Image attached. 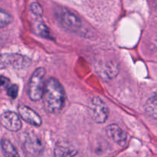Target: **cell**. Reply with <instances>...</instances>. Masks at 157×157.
Here are the masks:
<instances>
[{
	"instance_id": "obj_1",
	"label": "cell",
	"mask_w": 157,
	"mask_h": 157,
	"mask_svg": "<svg viewBox=\"0 0 157 157\" xmlns=\"http://www.w3.org/2000/svg\"><path fill=\"white\" fill-rule=\"evenodd\" d=\"M43 105L46 111L55 114L61 111L64 104V87L58 79L51 78L45 82L42 96Z\"/></svg>"
},
{
	"instance_id": "obj_2",
	"label": "cell",
	"mask_w": 157,
	"mask_h": 157,
	"mask_svg": "<svg viewBox=\"0 0 157 157\" xmlns=\"http://www.w3.org/2000/svg\"><path fill=\"white\" fill-rule=\"evenodd\" d=\"M45 74L44 67H38L32 73L28 85V95L32 101H37L42 98L45 86L44 83Z\"/></svg>"
},
{
	"instance_id": "obj_3",
	"label": "cell",
	"mask_w": 157,
	"mask_h": 157,
	"mask_svg": "<svg viewBox=\"0 0 157 157\" xmlns=\"http://www.w3.org/2000/svg\"><path fill=\"white\" fill-rule=\"evenodd\" d=\"M56 18L60 24L67 30L76 32L81 29V19L68 9L64 8L58 9L56 11Z\"/></svg>"
},
{
	"instance_id": "obj_4",
	"label": "cell",
	"mask_w": 157,
	"mask_h": 157,
	"mask_svg": "<svg viewBox=\"0 0 157 157\" xmlns=\"http://www.w3.org/2000/svg\"><path fill=\"white\" fill-rule=\"evenodd\" d=\"M89 113L92 120L98 124H104L109 116V109L107 104L99 97H95L89 105Z\"/></svg>"
},
{
	"instance_id": "obj_5",
	"label": "cell",
	"mask_w": 157,
	"mask_h": 157,
	"mask_svg": "<svg viewBox=\"0 0 157 157\" xmlns=\"http://www.w3.org/2000/svg\"><path fill=\"white\" fill-rule=\"evenodd\" d=\"M23 146L26 153L34 157L41 156L44 150L42 140L33 133H29L25 135Z\"/></svg>"
},
{
	"instance_id": "obj_6",
	"label": "cell",
	"mask_w": 157,
	"mask_h": 157,
	"mask_svg": "<svg viewBox=\"0 0 157 157\" xmlns=\"http://www.w3.org/2000/svg\"><path fill=\"white\" fill-rule=\"evenodd\" d=\"M1 124L6 130L12 132L18 131L22 127L19 116L12 111H6L1 115Z\"/></svg>"
},
{
	"instance_id": "obj_7",
	"label": "cell",
	"mask_w": 157,
	"mask_h": 157,
	"mask_svg": "<svg viewBox=\"0 0 157 157\" xmlns=\"http://www.w3.org/2000/svg\"><path fill=\"white\" fill-rule=\"evenodd\" d=\"M19 116L26 123L34 127H40L42 124L41 118L34 110L25 105H20L18 107Z\"/></svg>"
},
{
	"instance_id": "obj_8",
	"label": "cell",
	"mask_w": 157,
	"mask_h": 157,
	"mask_svg": "<svg viewBox=\"0 0 157 157\" xmlns=\"http://www.w3.org/2000/svg\"><path fill=\"white\" fill-rule=\"evenodd\" d=\"M107 136L120 147H124L127 140V133L117 124H113L107 126L106 129Z\"/></svg>"
},
{
	"instance_id": "obj_9",
	"label": "cell",
	"mask_w": 157,
	"mask_h": 157,
	"mask_svg": "<svg viewBox=\"0 0 157 157\" xmlns=\"http://www.w3.org/2000/svg\"><path fill=\"white\" fill-rule=\"evenodd\" d=\"M54 154L55 157H79L78 150L64 141H59L55 144Z\"/></svg>"
},
{
	"instance_id": "obj_10",
	"label": "cell",
	"mask_w": 157,
	"mask_h": 157,
	"mask_svg": "<svg viewBox=\"0 0 157 157\" xmlns=\"http://www.w3.org/2000/svg\"><path fill=\"white\" fill-rule=\"evenodd\" d=\"M2 57L5 58V59L2 58V64L6 63V64L12 65V67L18 68L24 67L30 64V60L29 58L20 55H6Z\"/></svg>"
},
{
	"instance_id": "obj_11",
	"label": "cell",
	"mask_w": 157,
	"mask_h": 157,
	"mask_svg": "<svg viewBox=\"0 0 157 157\" xmlns=\"http://www.w3.org/2000/svg\"><path fill=\"white\" fill-rule=\"evenodd\" d=\"M145 110L147 115L150 119L157 122V92L147 101Z\"/></svg>"
},
{
	"instance_id": "obj_12",
	"label": "cell",
	"mask_w": 157,
	"mask_h": 157,
	"mask_svg": "<svg viewBox=\"0 0 157 157\" xmlns=\"http://www.w3.org/2000/svg\"><path fill=\"white\" fill-rule=\"evenodd\" d=\"M1 148L5 157H20L16 149L8 140L2 139L1 140Z\"/></svg>"
},
{
	"instance_id": "obj_13",
	"label": "cell",
	"mask_w": 157,
	"mask_h": 157,
	"mask_svg": "<svg viewBox=\"0 0 157 157\" xmlns=\"http://www.w3.org/2000/svg\"><path fill=\"white\" fill-rule=\"evenodd\" d=\"M12 21V18L8 12L4 11L3 9L1 10L0 13V21H1V27L4 28L9 25Z\"/></svg>"
},
{
	"instance_id": "obj_14",
	"label": "cell",
	"mask_w": 157,
	"mask_h": 157,
	"mask_svg": "<svg viewBox=\"0 0 157 157\" xmlns=\"http://www.w3.org/2000/svg\"><path fill=\"white\" fill-rule=\"evenodd\" d=\"M38 33L41 35V37L45 38H48L51 39L52 38V35H51L50 31L48 29L47 26L44 24V23H40L38 25Z\"/></svg>"
},
{
	"instance_id": "obj_15",
	"label": "cell",
	"mask_w": 157,
	"mask_h": 157,
	"mask_svg": "<svg viewBox=\"0 0 157 157\" xmlns=\"http://www.w3.org/2000/svg\"><path fill=\"white\" fill-rule=\"evenodd\" d=\"M30 9L32 13L37 16H41L43 14V9L41 5L37 2H32L30 4Z\"/></svg>"
},
{
	"instance_id": "obj_16",
	"label": "cell",
	"mask_w": 157,
	"mask_h": 157,
	"mask_svg": "<svg viewBox=\"0 0 157 157\" xmlns=\"http://www.w3.org/2000/svg\"><path fill=\"white\" fill-rule=\"evenodd\" d=\"M18 87L16 84H12L7 87V94L12 99H15L18 96Z\"/></svg>"
},
{
	"instance_id": "obj_17",
	"label": "cell",
	"mask_w": 157,
	"mask_h": 157,
	"mask_svg": "<svg viewBox=\"0 0 157 157\" xmlns=\"http://www.w3.org/2000/svg\"><path fill=\"white\" fill-rule=\"evenodd\" d=\"M2 85L3 87H9V81L8 80V78H4V77H2Z\"/></svg>"
}]
</instances>
